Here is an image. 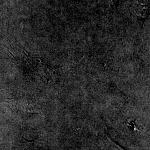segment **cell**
<instances>
[{
	"mask_svg": "<svg viewBox=\"0 0 150 150\" xmlns=\"http://www.w3.org/2000/svg\"><path fill=\"white\" fill-rule=\"evenodd\" d=\"M107 139H108V141H110V142L111 143V144L113 145V146H114V147H115V148L117 149L118 150H123V149H122V148H121V147H120L118 145H117L116 143H115V142H113V141H112V139H110L108 136H107Z\"/></svg>",
	"mask_w": 150,
	"mask_h": 150,
	"instance_id": "6da1fadb",
	"label": "cell"
}]
</instances>
